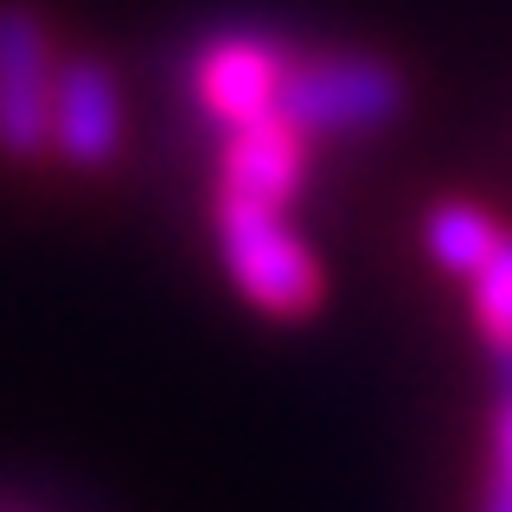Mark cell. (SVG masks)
<instances>
[{"mask_svg":"<svg viewBox=\"0 0 512 512\" xmlns=\"http://www.w3.org/2000/svg\"><path fill=\"white\" fill-rule=\"evenodd\" d=\"M218 250L231 282L244 288V301H256L263 314H314L320 301V263L308 250V237L282 218V205L244 199V192H218Z\"/></svg>","mask_w":512,"mask_h":512,"instance_id":"cell-1","label":"cell"},{"mask_svg":"<svg viewBox=\"0 0 512 512\" xmlns=\"http://www.w3.org/2000/svg\"><path fill=\"white\" fill-rule=\"evenodd\" d=\"M404 109V77L378 58H308L288 64L276 116L301 135H372Z\"/></svg>","mask_w":512,"mask_h":512,"instance_id":"cell-2","label":"cell"},{"mask_svg":"<svg viewBox=\"0 0 512 512\" xmlns=\"http://www.w3.org/2000/svg\"><path fill=\"white\" fill-rule=\"evenodd\" d=\"M52 32L26 0H0V154L39 160L52 148Z\"/></svg>","mask_w":512,"mask_h":512,"instance_id":"cell-3","label":"cell"},{"mask_svg":"<svg viewBox=\"0 0 512 512\" xmlns=\"http://www.w3.org/2000/svg\"><path fill=\"white\" fill-rule=\"evenodd\" d=\"M282 77H288L282 45L256 39V32H218V39L192 58V90H199V103L212 109L224 128L276 116Z\"/></svg>","mask_w":512,"mask_h":512,"instance_id":"cell-4","label":"cell"},{"mask_svg":"<svg viewBox=\"0 0 512 512\" xmlns=\"http://www.w3.org/2000/svg\"><path fill=\"white\" fill-rule=\"evenodd\" d=\"M52 148L71 160V167H109L122 148V90L116 77L96 58H71L58 64L52 84Z\"/></svg>","mask_w":512,"mask_h":512,"instance_id":"cell-5","label":"cell"},{"mask_svg":"<svg viewBox=\"0 0 512 512\" xmlns=\"http://www.w3.org/2000/svg\"><path fill=\"white\" fill-rule=\"evenodd\" d=\"M224 192H244L263 205H288L301 192V128L282 116L237 122L224 135Z\"/></svg>","mask_w":512,"mask_h":512,"instance_id":"cell-6","label":"cell"},{"mask_svg":"<svg viewBox=\"0 0 512 512\" xmlns=\"http://www.w3.org/2000/svg\"><path fill=\"white\" fill-rule=\"evenodd\" d=\"M493 244H500V224L480 212V205L442 199L436 212H429V256H436L448 276H474V269L493 256Z\"/></svg>","mask_w":512,"mask_h":512,"instance_id":"cell-7","label":"cell"},{"mask_svg":"<svg viewBox=\"0 0 512 512\" xmlns=\"http://www.w3.org/2000/svg\"><path fill=\"white\" fill-rule=\"evenodd\" d=\"M474 314H480V333L493 340V352H512V237L493 244V256L474 269Z\"/></svg>","mask_w":512,"mask_h":512,"instance_id":"cell-8","label":"cell"},{"mask_svg":"<svg viewBox=\"0 0 512 512\" xmlns=\"http://www.w3.org/2000/svg\"><path fill=\"white\" fill-rule=\"evenodd\" d=\"M480 512H512V493L506 487H487V506H480Z\"/></svg>","mask_w":512,"mask_h":512,"instance_id":"cell-9","label":"cell"}]
</instances>
